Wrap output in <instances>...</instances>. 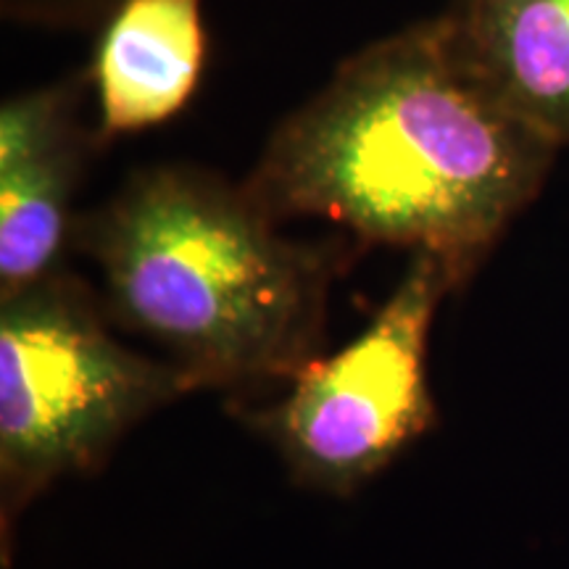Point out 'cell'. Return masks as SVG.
<instances>
[{"mask_svg":"<svg viewBox=\"0 0 569 569\" xmlns=\"http://www.w3.org/2000/svg\"><path fill=\"white\" fill-rule=\"evenodd\" d=\"M559 153L461 61L436 13L340 61L243 182L280 224L322 219L359 248L432 256L465 290Z\"/></svg>","mask_w":569,"mask_h":569,"instance_id":"cell-1","label":"cell"},{"mask_svg":"<svg viewBox=\"0 0 569 569\" xmlns=\"http://www.w3.org/2000/svg\"><path fill=\"white\" fill-rule=\"evenodd\" d=\"M71 251L98 272L119 330L146 340L190 393L234 401L284 386L322 353L332 284L361 248L290 238L246 182L169 161L80 211Z\"/></svg>","mask_w":569,"mask_h":569,"instance_id":"cell-2","label":"cell"},{"mask_svg":"<svg viewBox=\"0 0 569 569\" xmlns=\"http://www.w3.org/2000/svg\"><path fill=\"white\" fill-rule=\"evenodd\" d=\"M206 59L203 0H122L84 69L101 146L172 122L201 88Z\"/></svg>","mask_w":569,"mask_h":569,"instance_id":"cell-6","label":"cell"},{"mask_svg":"<svg viewBox=\"0 0 569 569\" xmlns=\"http://www.w3.org/2000/svg\"><path fill=\"white\" fill-rule=\"evenodd\" d=\"M88 96V71H77L0 106V298L67 267L74 198L101 146L84 122Z\"/></svg>","mask_w":569,"mask_h":569,"instance_id":"cell-5","label":"cell"},{"mask_svg":"<svg viewBox=\"0 0 569 569\" xmlns=\"http://www.w3.org/2000/svg\"><path fill=\"white\" fill-rule=\"evenodd\" d=\"M440 19L498 101L569 151V0H448Z\"/></svg>","mask_w":569,"mask_h":569,"instance_id":"cell-7","label":"cell"},{"mask_svg":"<svg viewBox=\"0 0 569 569\" xmlns=\"http://www.w3.org/2000/svg\"><path fill=\"white\" fill-rule=\"evenodd\" d=\"M96 284L61 267L0 298V551L21 515L69 478L96 475L156 411L190 396L151 351L117 336Z\"/></svg>","mask_w":569,"mask_h":569,"instance_id":"cell-3","label":"cell"},{"mask_svg":"<svg viewBox=\"0 0 569 569\" xmlns=\"http://www.w3.org/2000/svg\"><path fill=\"white\" fill-rule=\"evenodd\" d=\"M459 293L438 259L411 253L359 336L319 353L269 403L238 401L298 488L351 498L438 422L427 351L440 303Z\"/></svg>","mask_w":569,"mask_h":569,"instance_id":"cell-4","label":"cell"},{"mask_svg":"<svg viewBox=\"0 0 569 569\" xmlns=\"http://www.w3.org/2000/svg\"><path fill=\"white\" fill-rule=\"evenodd\" d=\"M122 0H0L13 24L40 30H98Z\"/></svg>","mask_w":569,"mask_h":569,"instance_id":"cell-8","label":"cell"}]
</instances>
